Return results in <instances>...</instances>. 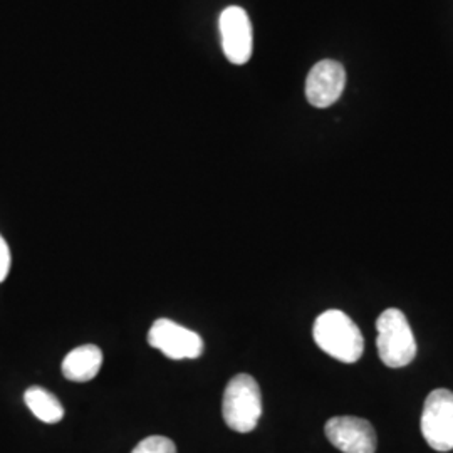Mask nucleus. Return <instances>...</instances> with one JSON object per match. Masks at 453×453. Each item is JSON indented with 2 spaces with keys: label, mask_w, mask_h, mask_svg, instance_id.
Returning a JSON list of instances; mask_svg holds the SVG:
<instances>
[{
  "label": "nucleus",
  "mask_w": 453,
  "mask_h": 453,
  "mask_svg": "<svg viewBox=\"0 0 453 453\" xmlns=\"http://www.w3.org/2000/svg\"><path fill=\"white\" fill-rule=\"evenodd\" d=\"M222 413L226 426L239 434L252 432L262 415L259 383L250 374L234 376L224 393Z\"/></svg>",
  "instance_id": "nucleus-3"
},
{
  "label": "nucleus",
  "mask_w": 453,
  "mask_h": 453,
  "mask_svg": "<svg viewBox=\"0 0 453 453\" xmlns=\"http://www.w3.org/2000/svg\"><path fill=\"white\" fill-rule=\"evenodd\" d=\"M148 342L170 359H195L203 353V341L192 331L172 319H158L150 327Z\"/></svg>",
  "instance_id": "nucleus-5"
},
{
  "label": "nucleus",
  "mask_w": 453,
  "mask_h": 453,
  "mask_svg": "<svg viewBox=\"0 0 453 453\" xmlns=\"http://www.w3.org/2000/svg\"><path fill=\"white\" fill-rule=\"evenodd\" d=\"M222 48L232 65H242L252 58V24L242 7H226L219 19Z\"/></svg>",
  "instance_id": "nucleus-6"
},
{
  "label": "nucleus",
  "mask_w": 453,
  "mask_h": 453,
  "mask_svg": "<svg viewBox=\"0 0 453 453\" xmlns=\"http://www.w3.org/2000/svg\"><path fill=\"white\" fill-rule=\"evenodd\" d=\"M376 346L381 361L389 368L408 366L417 357V341L400 309H387L376 321Z\"/></svg>",
  "instance_id": "nucleus-2"
},
{
  "label": "nucleus",
  "mask_w": 453,
  "mask_h": 453,
  "mask_svg": "<svg viewBox=\"0 0 453 453\" xmlns=\"http://www.w3.org/2000/svg\"><path fill=\"white\" fill-rule=\"evenodd\" d=\"M11 271V249L0 235V282H4Z\"/></svg>",
  "instance_id": "nucleus-12"
},
{
  "label": "nucleus",
  "mask_w": 453,
  "mask_h": 453,
  "mask_svg": "<svg viewBox=\"0 0 453 453\" xmlns=\"http://www.w3.org/2000/svg\"><path fill=\"white\" fill-rule=\"evenodd\" d=\"M326 437L342 453L376 452V434L372 423L357 417H334L324 426Z\"/></svg>",
  "instance_id": "nucleus-7"
},
{
  "label": "nucleus",
  "mask_w": 453,
  "mask_h": 453,
  "mask_svg": "<svg viewBox=\"0 0 453 453\" xmlns=\"http://www.w3.org/2000/svg\"><path fill=\"white\" fill-rule=\"evenodd\" d=\"M103 366V351L95 344H84L67 353L63 361V374L69 381H91Z\"/></svg>",
  "instance_id": "nucleus-9"
},
{
  "label": "nucleus",
  "mask_w": 453,
  "mask_h": 453,
  "mask_svg": "<svg viewBox=\"0 0 453 453\" xmlns=\"http://www.w3.org/2000/svg\"><path fill=\"white\" fill-rule=\"evenodd\" d=\"M346 88V69L338 61L324 59L309 71L306 97L314 108H329Z\"/></svg>",
  "instance_id": "nucleus-8"
},
{
  "label": "nucleus",
  "mask_w": 453,
  "mask_h": 453,
  "mask_svg": "<svg viewBox=\"0 0 453 453\" xmlns=\"http://www.w3.org/2000/svg\"><path fill=\"white\" fill-rule=\"evenodd\" d=\"M421 434L438 452L453 450V391L434 389L423 406Z\"/></svg>",
  "instance_id": "nucleus-4"
},
{
  "label": "nucleus",
  "mask_w": 453,
  "mask_h": 453,
  "mask_svg": "<svg viewBox=\"0 0 453 453\" xmlns=\"http://www.w3.org/2000/svg\"><path fill=\"white\" fill-rule=\"evenodd\" d=\"M24 402L34 415L44 423H58L65 417V408L61 402L46 388L31 387L24 395Z\"/></svg>",
  "instance_id": "nucleus-10"
},
{
  "label": "nucleus",
  "mask_w": 453,
  "mask_h": 453,
  "mask_svg": "<svg viewBox=\"0 0 453 453\" xmlns=\"http://www.w3.org/2000/svg\"><path fill=\"white\" fill-rule=\"evenodd\" d=\"M131 453H177L175 441L162 435H151L142 440Z\"/></svg>",
  "instance_id": "nucleus-11"
},
{
  "label": "nucleus",
  "mask_w": 453,
  "mask_h": 453,
  "mask_svg": "<svg viewBox=\"0 0 453 453\" xmlns=\"http://www.w3.org/2000/svg\"><path fill=\"white\" fill-rule=\"evenodd\" d=\"M316 344L341 363H357L365 351V338L357 324L340 309L323 312L312 327Z\"/></svg>",
  "instance_id": "nucleus-1"
}]
</instances>
